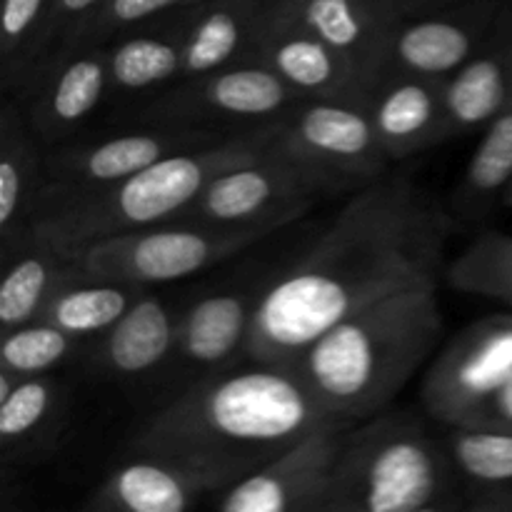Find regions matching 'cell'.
Instances as JSON below:
<instances>
[{
	"label": "cell",
	"mask_w": 512,
	"mask_h": 512,
	"mask_svg": "<svg viewBox=\"0 0 512 512\" xmlns=\"http://www.w3.org/2000/svg\"><path fill=\"white\" fill-rule=\"evenodd\" d=\"M353 190L308 165L273 155L238 163L215 175L180 223L200 225H285L295 223L318 203Z\"/></svg>",
	"instance_id": "obj_9"
},
{
	"label": "cell",
	"mask_w": 512,
	"mask_h": 512,
	"mask_svg": "<svg viewBox=\"0 0 512 512\" xmlns=\"http://www.w3.org/2000/svg\"><path fill=\"white\" fill-rule=\"evenodd\" d=\"M260 155L293 160L360 190L390 170L368 108L338 100H300L253 130Z\"/></svg>",
	"instance_id": "obj_7"
},
{
	"label": "cell",
	"mask_w": 512,
	"mask_h": 512,
	"mask_svg": "<svg viewBox=\"0 0 512 512\" xmlns=\"http://www.w3.org/2000/svg\"><path fill=\"white\" fill-rule=\"evenodd\" d=\"M512 378V313L475 320L435 353L420 385L430 418L470 425L485 403Z\"/></svg>",
	"instance_id": "obj_10"
},
{
	"label": "cell",
	"mask_w": 512,
	"mask_h": 512,
	"mask_svg": "<svg viewBox=\"0 0 512 512\" xmlns=\"http://www.w3.org/2000/svg\"><path fill=\"white\" fill-rule=\"evenodd\" d=\"M83 343L85 340L65 333L63 328L48 323V320H33V323L3 330L0 368L13 373L15 378L50 375L70 358H75Z\"/></svg>",
	"instance_id": "obj_31"
},
{
	"label": "cell",
	"mask_w": 512,
	"mask_h": 512,
	"mask_svg": "<svg viewBox=\"0 0 512 512\" xmlns=\"http://www.w3.org/2000/svg\"><path fill=\"white\" fill-rule=\"evenodd\" d=\"M190 10L193 5L163 15L108 45L110 98L130 100V105L143 103L185 78V28Z\"/></svg>",
	"instance_id": "obj_20"
},
{
	"label": "cell",
	"mask_w": 512,
	"mask_h": 512,
	"mask_svg": "<svg viewBox=\"0 0 512 512\" xmlns=\"http://www.w3.org/2000/svg\"><path fill=\"white\" fill-rule=\"evenodd\" d=\"M512 33L508 28L490 40L478 55L443 80L448 138L488 128L512 105Z\"/></svg>",
	"instance_id": "obj_24"
},
{
	"label": "cell",
	"mask_w": 512,
	"mask_h": 512,
	"mask_svg": "<svg viewBox=\"0 0 512 512\" xmlns=\"http://www.w3.org/2000/svg\"><path fill=\"white\" fill-rule=\"evenodd\" d=\"M510 63H512V48H510Z\"/></svg>",
	"instance_id": "obj_38"
},
{
	"label": "cell",
	"mask_w": 512,
	"mask_h": 512,
	"mask_svg": "<svg viewBox=\"0 0 512 512\" xmlns=\"http://www.w3.org/2000/svg\"><path fill=\"white\" fill-rule=\"evenodd\" d=\"M463 485L465 512H512V433L453 425L445 433Z\"/></svg>",
	"instance_id": "obj_26"
},
{
	"label": "cell",
	"mask_w": 512,
	"mask_h": 512,
	"mask_svg": "<svg viewBox=\"0 0 512 512\" xmlns=\"http://www.w3.org/2000/svg\"><path fill=\"white\" fill-rule=\"evenodd\" d=\"M445 280L460 293L498 300L512 310V235L480 233L445 268Z\"/></svg>",
	"instance_id": "obj_30"
},
{
	"label": "cell",
	"mask_w": 512,
	"mask_h": 512,
	"mask_svg": "<svg viewBox=\"0 0 512 512\" xmlns=\"http://www.w3.org/2000/svg\"><path fill=\"white\" fill-rule=\"evenodd\" d=\"M285 5L343 53L373 93L385 73L390 43L403 15L385 0H285Z\"/></svg>",
	"instance_id": "obj_18"
},
{
	"label": "cell",
	"mask_w": 512,
	"mask_h": 512,
	"mask_svg": "<svg viewBox=\"0 0 512 512\" xmlns=\"http://www.w3.org/2000/svg\"><path fill=\"white\" fill-rule=\"evenodd\" d=\"M260 158L253 130L195 145L98 188L45 185L30 233L73 258L88 245L178 220L223 170Z\"/></svg>",
	"instance_id": "obj_4"
},
{
	"label": "cell",
	"mask_w": 512,
	"mask_h": 512,
	"mask_svg": "<svg viewBox=\"0 0 512 512\" xmlns=\"http://www.w3.org/2000/svg\"><path fill=\"white\" fill-rule=\"evenodd\" d=\"M45 145L30 128L23 105L5 95L0 110V253H10L30 235L45 188Z\"/></svg>",
	"instance_id": "obj_21"
},
{
	"label": "cell",
	"mask_w": 512,
	"mask_h": 512,
	"mask_svg": "<svg viewBox=\"0 0 512 512\" xmlns=\"http://www.w3.org/2000/svg\"><path fill=\"white\" fill-rule=\"evenodd\" d=\"M270 0H203L185 28V78L250 58Z\"/></svg>",
	"instance_id": "obj_25"
},
{
	"label": "cell",
	"mask_w": 512,
	"mask_h": 512,
	"mask_svg": "<svg viewBox=\"0 0 512 512\" xmlns=\"http://www.w3.org/2000/svg\"><path fill=\"white\" fill-rule=\"evenodd\" d=\"M145 288L110 280L83 278L60 290L45 308L43 320L80 340H95L113 328Z\"/></svg>",
	"instance_id": "obj_29"
},
{
	"label": "cell",
	"mask_w": 512,
	"mask_h": 512,
	"mask_svg": "<svg viewBox=\"0 0 512 512\" xmlns=\"http://www.w3.org/2000/svg\"><path fill=\"white\" fill-rule=\"evenodd\" d=\"M233 133L193 125L140 123L90 140H70L45 150V185L58 188H98L118 183L155 160L195 145L215 143Z\"/></svg>",
	"instance_id": "obj_13"
},
{
	"label": "cell",
	"mask_w": 512,
	"mask_h": 512,
	"mask_svg": "<svg viewBox=\"0 0 512 512\" xmlns=\"http://www.w3.org/2000/svg\"><path fill=\"white\" fill-rule=\"evenodd\" d=\"M210 498L185 470L153 455H130L93 490L85 512H185Z\"/></svg>",
	"instance_id": "obj_23"
},
{
	"label": "cell",
	"mask_w": 512,
	"mask_h": 512,
	"mask_svg": "<svg viewBox=\"0 0 512 512\" xmlns=\"http://www.w3.org/2000/svg\"><path fill=\"white\" fill-rule=\"evenodd\" d=\"M15 98L45 148L70 143L110 98L108 45L73 43L53 50Z\"/></svg>",
	"instance_id": "obj_11"
},
{
	"label": "cell",
	"mask_w": 512,
	"mask_h": 512,
	"mask_svg": "<svg viewBox=\"0 0 512 512\" xmlns=\"http://www.w3.org/2000/svg\"><path fill=\"white\" fill-rule=\"evenodd\" d=\"M365 108L390 163H403L450 140L443 80L385 73Z\"/></svg>",
	"instance_id": "obj_17"
},
{
	"label": "cell",
	"mask_w": 512,
	"mask_h": 512,
	"mask_svg": "<svg viewBox=\"0 0 512 512\" xmlns=\"http://www.w3.org/2000/svg\"><path fill=\"white\" fill-rule=\"evenodd\" d=\"M503 30L505 13L500 0H453L408 15L395 28L385 73L448 80Z\"/></svg>",
	"instance_id": "obj_14"
},
{
	"label": "cell",
	"mask_w": 512,
	"mask_h": 512,
	"mask_svg": "<svg viewBox=\"0 0 512 512\" xmlns=\"http://www.w3.org/2000/svg\"><path fill=\"white\" fill-rule=\"evenodd\" d=\"M5 273L0 280V328L10 330L18 325L43 318L50 300L85 278L73 258L60 253L48 240L30 233L18 248L3 255Z\"/></svg>",
	"instance_id": "obj_22"
},
{
	"label": "cell",
	"mask_w": 512,
	"mask_h": 512,
	"mask_svg": "<svg viewBox=\"0 0 512 512\" xmlns=\"http://www.w3.org/2000/svg\"><path fill=\"white\" fill-rule=\"evenodd\" d=\"M178 328L180 310L163 295L145 288L118 323L93 340L90 363L95 373L115 380H138L158 373L173 363Z\"/></svg>",
	"instance_id": "obj_19"
},
{
	"label": "cell",
	"mask_w": 512,
	"mask_h": 512,
	"mask_svg": "<svg viewBox=\"0 0 512 512\" xmlns=\"http://www.w3.org/2000/svg\"><path fill=\"white\" fill-rule=\"evenodd\" d=\"M263 283H245L238 288L215 290L193 300L180 313L178 345L173 363L195 373V380L228 370L245 358L250 325Z\"/></svg>",
	"instance_id": "obj_16"
},
{
	"label": "cell",
	"mask_w": 512,
	"mask_h": 512,
	"mask_svg": "<svg viewBox=\"0 0 512 512\" xmlns=\"http://www.w3.org/2000/svg\"><path fill=\"white\" fill-rule=\"evenodd\" d=\"M60 403V388L50 375L20 378L5 398H0V443L13 453L28 440L38 438Z\"/></svg>",
	"instance_id": "obj_32"
},
{
	"label": "cell",
	"mask_w": 512,
	"mask_h": 512,
	"mask_svg": "<svg viewBox=\"0 0 512 512\" xmlns=\"http://www.w3.org/2000/svg\"><path fill=\"white\" fill-rule=\"evenodd\" d=\"M512 183V105L485 128L463 180L453 195V213L465 220H483L503 203Z\"/></svg>",
	"instance_id": "obj_27"
},
{
	"label": "cell",
	"mask_w": 512,
	"mask_h": 512,
	"mask_svg": "<svg viewBox=\"0 0 512 512\" xmlns=\"http://www.w3.org/2000/svg\"><path fill=\"white\" fill-rule=\"evenodd\" d=\"M438 285L368 305L315 338L290 368L328 418L345 425L390 408L443 338Z\"/></svg>",
	"instance_id": "obj_3"
},
{
	"label": "cell",
	"mask_w": 512,
	"mask_h": 512,
	"mask_svg": "<svg viewBox=\"0 0 512 512\" xmlns=\"http://www.w3.org/2000/svg\"><path fill=\"white\" fill-rule=\"evenodd\" d=\"M105 0H53V18H50L48 55L63 45L75 43L85 25L98 15Z\"/></svg>",
	"instance_id": "obj_34"
},
{
	"label": "cell",
	"mask_w": 512,
	"mask_h": 512,
	"mask_svg": "<svg viewBox=\"0 0 512 512\" xmlns=\"http://www.w3.org/2000/svg\"><path fill=\"white\" fill-rule=\"evenodd\" d=\"M463 485L445 435L410 410L348 425L323 512H460Z\"/></svg>",
	"instance_id": "obj_5"
},
{
	"label": "cell",
	"mask_w": 512,
	"mask_h": 512,
	"mask_svg": "<svg viewBox=\"0 0 512 512\" xmlns=\"http://www.w3.org/2000/svg\"><path fill=\"white\" fill-rule=\"evenodd\" d=\"M248 60L268 65L300 100L368 105L370 85L363 75L343 53L295 18L285 0H270Z\"/></svg>",
	"instance_id": "obj_15"
},
{
	"label": "cell",
	"mask_w": 512,
	"mask_h": 512,
	"mask_svg": "<svg viewBox=\"0 0 512 512\" xmlns=\"http://www.w3.org/2000/svg\"><path fill=\"white\" fill-rule=\"evenodd\" d=\"M470 425L510 430L512 433V378L480 408V413L475 415Z\"/></svg>",
	"instance_id": "obj_35"
},
{
	"label": "cell",
	"mask_w": 512,
	"mask_h": 512,
	"mask_svg": "<svg viewBox=\"0 0 512 512\" xmlns=\"http://www.w3.org/2000/svg\"><path fill=\"white\" fill-rule=\"evenodd\" d=\"M280 230H283L280 225L230 228V225L170 220V223L150 225V228L100 240L73 255V260L90 280L150 288V285L175 283V280L203 273Z\"/></svg>",
	"instance_id": "obj_6"
},
{
	"label": "cell",
	"mask_w": 512,
	"mask_h": 512,
	"mask_svg": "<svg viewBox=\"0 0 512 512\" xmlns=\"http://www.w3.org/2000/svg\"><path fill=\"white\" fill-rule=\"evenodd\" d=\"M503 205H510V208H512V183H510L508 193H505V198H503Z\"/></svg>",
	"instance_id": "obj_37"
},
{
	"label": "cell",
	"mask_w": 512,
	"mask_h": 512,
	"mask_svg": "<svg viewBox=\"0 0 512 512\" xmlns=\"http://www.w3.org/2000/svg\"><path fill=\"white\" fill-rule=\"evenodd\" d=\"M328 420L288 365H233L180 390L130 438L128 455L168 460L213 498Z\"/></svg>",
	"instance_id": "obj_2"
},
{
	"label": "cell",
	"mask_w": 512,
	"mask_h": 512,
	"mask_svg": "<svg viewBox=\"0 0 512 512\" xmlns=\"http://www.w3.org/2000/svg\"><path fill=\"white\" fill-rule=\"evenodd\" d=\"M340 420H328L295 440L238 483L213 495L220 512H323L340 453Z\"/></svg>",
	"instance_id": "obj_12"
},
{
	"label": "cell",
	"mask_w": 512,
	"mask_h": 512,
	"mask_svg": "<svg viewBox=\"0 0 512 512\" xmlns=\"http://www.w3.org/2000/svg\"><path fill=\"white\" fill-rule=\"evenodd\" d=\"M298 103V95L268 65L240 60L213 73L180 80L153 98L130 105V118L138 123L248 133L273 123Z\"/></svg>",
	"instance_id": "obj_8"
},
{
	"label": "cell",
	"mask_w": 512,
	"mask_h": 512,
	"mask_svg": "<svg viewBox=\"0 0 512 512\" xmlns=\"http://www.w3.org/2000/svg\"><path fill=\"white\" fill-rule=\"evenodd\" d=\"M453 213L410 175L388 170L348 195L333 223L255 305L245 358L293 365L315 338L378 300L438 285Z\"/></svg>",
	"instance_id": "obj_1"
},
{
	"label": "cell",
	"mask_w": 512,
	"mask_h": 512,
	"mask_svg": "<svg viewBox=\"0 0 512 512\" xmlns=\"http://www.w3.org/2000/svg\"><path fill=\"white\" fill-rule=\"evenodd\" d=\"M385 3L393 5L403 18H408V15H418V13H425V10H433V8H440V5L453 3V0H385Z\"/></svg>",
	"instance_id": "obj_36"
},
{
	"label": "cell",
	"mask_w": 512,
	"mask_h": 512,
	"mask_svg": "<svg viewBox=\"0 0 512 512\" xmlns=\"http://www.w3.org/2000/svg\"><path fill=\"white\" fill-rule=\"evenodd\" d=\"M195 3H203V0H105L103 8L85 25L75 43L110 45L120 35L133 33L153 20H160L163 15L190 8Z\"/></svg>",
	"instance_id": "obj_33"
},
{
	"label": "cell",
	"mask_w": 512,
	"mask_h": 512,
	"mask_svg": "<svg viewBox=\"0 0 512 512\" xmlns=\"http://www.w3.org/2000/svg\"><path fill=\"white\" fill-rule=\"evenodd\" d=\"M53 0H3L0 8V85L18 95L48 55Z\"/></svg>",
	"instance_id": "obj_28"
}]
</instances>
